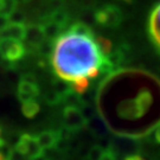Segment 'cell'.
I'll return each instance as SVG.
<instances>
[{
	"mask_svg": "<svg viewBox=\"0 0 160 160\" xmlns=\"http://www.w3.org/2000/svg\"><path fill=\"white\" fill-rule=\"evenodd\" d=\"M109 43L96 38L82 25H75L58 37L51 53V64L61 80L76 92L87 90L90 81L110 67Z\"/></svg>",
	"mask_w": 160,
	"mask_h": 160,
	"instance_id": "cell-1",
	"label": "cell"
},
{
	"mask_svg": "<svg viewBox=\"0 0 160 160\" xmlns=\"http://www.w3.org/2000/svg\"><path fill=\"white\" fill-rule=\"evenodd\" d=\"M38 95H39L38 86L34 82H32V80L23 78L20 81V83L18 86V97L22 101V103L34 100Z\"/></svg>",
	"mask_w": 160,
	"mask_h": 160,
	"instance_id": "cell-5",
	"label": "cell"
},
{
	"mask_svg": "<svg viewBox=\"0 0 160 160\" xmlns=\"http://www.w3.org/2000/svg\"><path fill=\"white\" fill-rule=\"evenodd\" d=\"M38 142L44 149L56 148L61 140H62V132L61 131H45L36 135Z\"/></svg>",
	"mask_w": 160,
	"mask_h": 160,
	"instance_id": "cell-6",
	"label": "cell"
},
{
	"mask_svg": "<svg viewBox=\"0 0 160 160\" xmlns=\"http://www.w3.org/2000/svg\"><path fill=\"white\" fill-rule=\"evenodd\" d=\"M22 112L25 118L28 119H32L36 115L38 114L39 112V104L36 100H31V101H26V102H23V106H22Z\"/></svg>",
	"mask_w": 160,
	"mask_h": 160,
	"instance_id": "cell-11",
	"label": "cell"
},
{
	"mask_svg": "<svg viewBox=\"0 0 160 160\" xmlns=\"http://www.w3.org/2000/svg\"><path fill=\"white\" fill-rule=\"evenodd\" d=\"M6 145H7V143H6V141H5V140H4V139H1V138H0V149L2 148V147H4V146H6Z\"/></svg>",
	"mask_w": 160,
	"mask_h": 160,
	"instance_id": "cell-17",
	"label": "cell"
},
{
	"mask_svg": "<svg viewBox=\"0 0 160 160\" xmlns=\"http://www.w3.org/2000/svg\"><path fill=\"white\" fill-rule=\"evenodd\" d=\"M63 123L68 131L77 132L86 127L87 118L78 108L67 107L63 112Z\"/></svg>",
	"mask_w": 160,
	"mask_h": 160,
	"instance_id": "cell-4",
	"label": "cell"
},
{
	"mask_svg": "<svg viewBox=\"0 0 160 160\" xmlns=\"http://www.w3.org/2000/svg\"><path fill=\"white\" fill-rule=\"evenodd\" d=\"M2 59H4V56H2V55H1V52H0V63H1V61H2Z\"/></svg>",
	"mask_w": 160,
	"mask_h": 160,
	"instance_id": "cell-19",
	"label": "cell"
},
{
	"mask_svg": "<svg viewBox=\"0 0 160 160\" xmlns=\"http://www.w3.org/2000/svg\"><path fill=\"white\" fill-rule=\"evenodd\" d=\"M123 160H146V159L141 154H139V153H132V154L126 155Z\"/></svg>",
	"mask_w": 160,
	"mask_h": 160,
	"instance_id": "cell-15",
	"label": "cell"
},
{
	"mask_svg": "<svg viewBox=\"0 0 160 160\" xmlns=\"http://www.w3.org/2000/svg\"><path fill=\"white\" fill-rule=\"evenodd\" d=\"M0 160H6L5 155H4V153L1 152V149H0Z\"/></svg>",
	"mask_w": 160,
	"mask_h": 160,
	"instance_id": "cell-18",
	"label": "cell"
},
{
	"mask_svg": "<svg viewBox=\"0 0 160 160\" xmlns=\"http://www.w3.org/2000/svg\"><path fill=\"white\" fill-rule=\"evenodd\" d=\"M26 36V29L23 23H8V25L0 32V38H12L23 40Z\"/></svg>",
	"mask_w": 160,
	"mask_h": 160,
	"instance_id": "cell-7",
	"label": "cell"
},
{
	"mask_svg": "<svg viewBox=\"0 0 160 160\" xmlns=\"http://www.w3.org/2000/svg\"><path fill=\"white\" fill-rule=\"evenodd\" d=\"M0 134H1V127H0Z\"/></svg>",
	"mask_w": 160,
	"mask_h": 160,
	"instance_id": "cell-20",
	"label": "cell"
},
{
	"mask_svg": "<svg viewBox=\"0 0 160 160\" xmlns=\"http://www.w3.org/2000/svg\"><path fill=\"white\" fill-rule=\"evenodd\" d=\"M138 142L132 140V139H118L114 142H112L110 148L114 151L115 153H135L138 149Z\"/></svg>",
	"mask_w": 160,
	"mask_h": 160,
	"instance_id": "cell-8",
	"label": "cell"
},
{
	"mask_svg": "<svg viewBox=\"0 0 160 160\" xmlns=\"http://www.w3.org/2000/svg\"><path fill=\"white\" fill-rule=\"evenodd\" d=\"M17 0H0V16L8 18L13 12H16Z\"/></svg>",
	"mask_w": 160,
	"mask_h": 160,
	"instance_id": "cell-12",
	"label": "cell"
},
{
	"mask_svg": "<svg viewBox=\"0 0 160 160\" xmlns=\"http://www.w3.org/2000/svg\"><path fill=\"white\" fill-rule=\"evenodd\" d=\"M155 141L158 143H160V126L157 128V131H155Z\"/></svg>",
	"mask_w": 160,
	"mask_h": 160,
	"instance_id": "cell-16",
	"label": "cell"
},
{
	"mask_svg": "<svg viewBox=\"0 0 160 160\" xmlns=\"http://www.w3.org/2000/svg\"><path fill=\"white\" fill-rule=\"evenodd\" d=\"M100 160H118V154L109 147V148L104 149V152H103L102 157L100 158Z\"/></svg>",
	"mask_w": 160,
	"mask_h": 160,
	"instance_id": "cell-14",
	"label": "cell"
},
{
	"mask_svg": "<svg viewBox=\"0 0 160 160\" xmlns=\"http://www.w3.org/2000/svg\"><path fill=\"white\" fill-rule=\"evenodd\" d=\"M97 22H100V23L106 25V26L116 25L120 22V13L116 8H113V7L101 10L97 13Z\"/></svg>",
	"mask_w": 160,
	"mask_h": 160,
	"instance_id": "cell-9",
	"label": "cell"
},
{
	"mask_svg": "<svg viewBox=\"0 0 160 160\" xmlns=\"http://www.w3.org/2000/svg\"><path fill=\"white\" fill-rule=\"evenodd\" d=\"M24 45L22 40L12 39V38H0V52L7 61H18L23 57Z\"/></svg>",
	"mask_w": 160,
	"mask_h": 160,
	"instance_id": "cell-3",
	"label": "cell"
},
{
	"mask_svg": "<svg viewBox=\"0 0 160 160\" xmlns=\"http://www.w3.org/2000/svg\"><path fill=\"white\" fill-rule=\"evenodd\" d=\"M14 151L18 154L26 157L28 160H38L44 155V148L38 142L36 135H31L29 133H24L18 139Z\"/></svg>",
	"mask_w": 160,
	"mask_h": 160,
	"instance_id": "cell-2",
	"label": "cell"
},
{
	"mask_svg": "<svg viewBox=\"0 0 160 160\" xmlns=\"http://www.w3.org/2000/svg\"><path fill=\"white\" fill-rule=\"evenodd\" d=\"M103 152H104V148H103L102 146L97 145V146H94V147L89 149V152L87 154V158H88V160H100V158L103 154Z\"/></svg>",
	"mask_w": 160,
	"mask_h": 160,
	"instance_id": "cell-13",
	"label": "cell"
},
{
	"mask_svg": "<svg viewBox=\"0 0 160 160\" xmlns=\"http://www.w3.org/2000/svg\"><path fill=\"white\" fill-rule=\"evenodd\" d=\"M149 32L157 45L160 46V2L155 6L149 18Z\"/></svg>",
	"mask_w": 160,
	"mask_h": 160,
	"instance_id": "cell-10",
	"label": "cell"
}]
</instances>
